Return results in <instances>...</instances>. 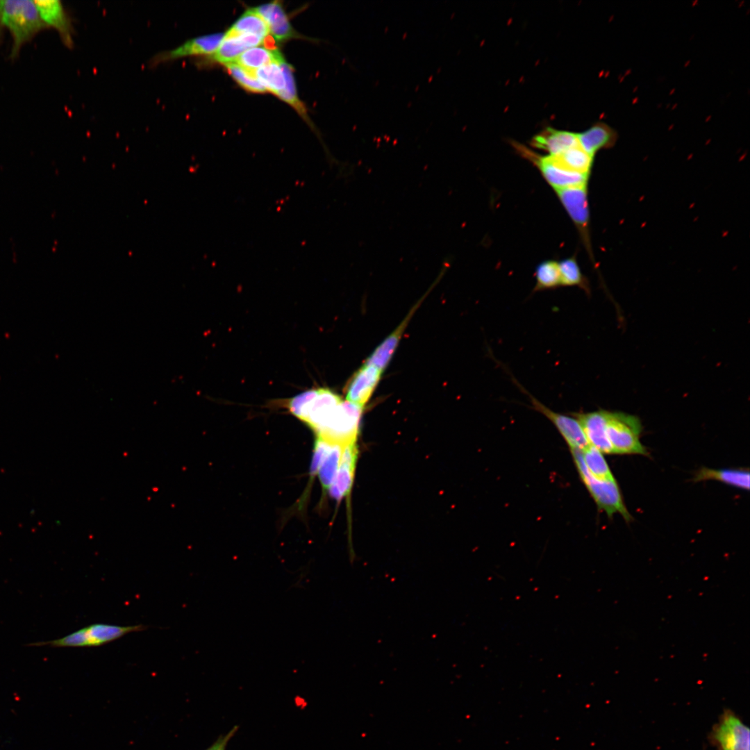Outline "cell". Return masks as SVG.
I'll return each mask as SVG.
<instances>
[{
    "label": "cell",
    "mask_w": 750,
    "mask_h": 750,
    "mask_svg": "<svg viewBox=\"0 0 750 750\" xmlns=\"http://www.w3.org/2000/svg\"><path fill=\"white\" fill-rule=\"evenodd\" d=\"M357 456L356 442L344 447L338 470L328 488L330 495L338 501L349 494L354 478Z\"/></svg>",
    "instance_id": "obj_17"
},
{
    "label": "cell",
    "mask_w": 750,
    "mask_h": 750,
    "mask_svg": "<svg viewBox=\"0 0 750 750\" xmlns=\"http://www.w3.org/2000/svg\"><path fill=\"white\" fill-rule=\"evenodd\" d=\"M224 35L215 33L190 39L169 51L158 55L155 62L173 60L192 56L212 54L219 47Z\"/></svg>",
    "instance_id": "obj_15"
},
{
    "label": "cell",
    "mask_w": 750,
    "mask_h": 750,
    "mask_svg": "<svg viewBox=\"0 0 750 750\" xmlns=\"http://www.w3.org/2000/svg\"><path fill=\"white\" fill-rule=\"evenodd\" d=\"M279 65L283 70L285 81V88L277 95L280 99L293 106L303 117L306 115V109L298 98L293 76V68L284 58Z\"/></svg>",
    "instance_id": "obj_29"
},
{
    "label": "cell",
    "mask_w": 750,
    "mask_h": 750,
    "mask_svg": "<svg viewBox=\"0 0 750 750\" xmlns=\"http://www.w3.org/2000/svg\"><path fill=\"white\" fill-rule=\"evenodd\" d=\"M531 144L546 151L549 156L559 154L579 144L577 133L547 127L531 139Z\"/></svg>",
    "instance_id": "obj_18"
},
{
    "label": "cell",
    "mask_w": 750,
    "mask_h": 750,
    "mask_svg": "<svg viewBox=\"0 0 750 750\" xmlns=\"http://www.w3.org/2000/svg\"><path fill=\"white\" fill-rule=\"evenodd\" d=\"M570 451L580 478L599 510L605 512L609 518L612 517L614 514L619 513L626 522L631 521L633 517L626 507L616 479L603 480L594 478L588 471L581 451Z\"/></svg>",
    "instance_id": "obj_3"
},
{
    "label": "cell",
    "mask_w": 750,
    "mask_h": 750,
    "mask_svg": "<svg viewBox=\"0 0 750 750\" xmlns=\"http://www.w3.org/2000/svg\"><path fill=\"white\" fill-rule=\"evenodd\" d=\"M437 282L438 281H436L432 285V287L429 288L427 292L428 294L430 290L435 286ZM426 295L427 294L426 293L425 295L422 297V299H421L417 303V304L415 305V306L408 312L407 316L399 324V325L390 335H388L383 340V342L379 344L378 346H377V347L367 358L365 363L372 365L379 369L382 372H384L385 369L388 367L389 362H390L399 344L401 336L404 331L406 330V328L408 324L410 319H411L416 309L418 308V306L420 305L421 302L423 301V299Z\"/></svg>",
    "instance_id": "obj_14"
},
{
    "label": "cell",
    "mask_w": 750,
    "mask_h": 750,
    "mask_svg": "<svg viewBox=\"0 0 750 750\" xmlns=\"http://www.w3.org/2000/svg\"><path fill=\"white\" fill-rule=\"evenodd\" d=\"M230 33H249L265 38L269 33L265 20L253 8L247 10L227 31Z\"/></svg>",
    "instance_id": "obj_24"
},
{
    "label": "cell",
    "mask_w": 750,
    "mask_h": 750,
    "mask_svg": "<svg viewBox=\"0 0 750 750\" xmlns=\"http://www.w3.org/2000/svg\"><path fill=\"white\" fill-rule=\"evenodd\" d=\"M262 38L253 34L226 32L219 47L210 55V58L224 65L234 62L247 49L262 44Z\"/></svg>",
    "instance_id": "obj_16"
},
{
    "label": "cell",
    "mask_w": 750,
    "mask_h": 750,
    "mask_svg": "<svg viewBox=\"0 0 750 750\" xmlns=\"http://www.w3.org/2000/svg\"><path fill=\"white\" fill-rule=\"evenodd\" d=\"M580 146L594 157L600 150L613 147L617 140L615 129L603 122H598L585 131L577 133Z\"/></svg>",
    "instance_id": "obj_19"
},
{
    "label": "cell",
    "mask_w": 750,
    "mask_h": 750,
    "mask_svg": "<svg viewBox=\"0 0 750 750\" xmlns=\"http://www.w3.org/2000/svg\"><path fill=\"white\" fill-rule=\"evenodd\" d=\"M512 379L515 384L528 397L533 408L545 416L555 426L566 442L569 450L583 451L590 446L583 428L576 417L554 412L531 395L513 376Z\"/></svg>",
    "instance_id": "obj_7"
},
{
    "label": "cell",
    "mask_w": 750,
    "mask_h": 750,
    "mask_svg": "<svg viewBox=\"0 0 750 750\" xmlns=\"http://www.w3.org/2000/svg\"><path fill=\"white\" fill-rule=\"evenodd\" d=\"M383 372L364 363L352 376L345 390V399L362 408L370 400Z\"/></svg>",
    "instance_id": "obj_11"
},
{
    "label": "cell",
    "mask_w": 750,
    "mask_h": 750,
    "mask_svg": "<svg viewBox=\"0 0 750 750\" xmlns=\"http://www.w3.org/2000/svg\"><path fill=\"white\" fill-rule=\"evenodd\" d=\"M538 167L547 182L555 190L588 185L589 175L570 172L552 162L548 156H540L520 146L518 149Z\"/></svg>",
    "instance_id": "obj_9"
},
{
    "label": "cell",
    "mask_w": 750,
    "mask_h": 750,
    "mask_svg": "<svg viewBox=\"0 0 750 750\" xmlns=\"http://www.w3.org/2000/svg\"><path fill=\"white\" fill-rule=\"evenodd\" d=\"M253 9L265 20L269 27V33L277 40L282 41L294 36V31L281 4L278 1L253 8Z\"/></svg>",
    "instance_id": "obj_20"
},
{
    "label": "cell",
    "mask_w": 750,
    "mask_h": 750,
    "mask_svg": "<svg viewBox=\"0 0 750 750\" xmlns=\"http://www.w3.org/2000/svg\"><path fill=\"white\" fill-rule=\"evenodd\" d=\"M362 410L361 407L343 399L317 436L343 447L356 442Z\"/></svg>",
    "instance_id": "obj_6"
},
{
    "label": "cell",
    "mask_w": 750,
    "mask_h": 750,
    "mask_svg": "<svg viewBox=\"0 0 750 750\" xmlns=\"http://www.w3.org/2000/svg\"><path fill=\"white\" fill-rule=\"evenodd\" d=\"M234 79L244 89L258 93L266 92L267 89L258 81L253 73H249L235 62L225 64Z\"/></svg>",
    "instance_id": "obj_31"
},
{
    "label": "cell",
    "mask_w": 750,
    "mask_h": 750,
    "mask_svg": "<svg viewBox=\"0 0 750 750\" xmlns=\"http://www.w3.org/2000/svg\"><path fill=\"white\" fill-rule=\"evenodd\" d=\"M706 480H716L741 489H749V472L744 469H714L703 467L696 473L694 481L698 482Z\"/></svg>",
    "instance_id": "obj_22"
},
{
    "label": "cell",
    "mask_w": 750,
    "mask_h": 750,
    "mask_svg": "<svg viewBox=\"0 0 750 750\" xmlns=\"http://www.w3.org/2000/svg\"><path fill=\"white\" fill-rule=\"evenodd\" d=\"M147 628L142 624L122 626L97 623L83 627L65 637L33 645L49 644L56 647H98L116 640L124 635Z\"/></svg>",
    "instance_id": "obj_5"
},
{
    "label": "cell",
    "mask_w": 750,
    "mask_h": 750,
    "mask_svg": "<svg viewBox=\"0 0 750 750\" xmlns=\"http://www.w3.org/2000/svg\"><path fill=\"white\" fill-rule=\"evenodd\" d=\"M279 62H273L254 71V75L258 81L267 90H269L276 95H278L285 87L284 74Z\"/></svg>",
    "instance_id": "obj_26"
},
{
    "label": "cell",
    "mask_w": 750,
    "mask_h": 750,
    "mask_svg": "<svg viewBox=\"0 0 750 750\" xmlns=\"http://www.w3.org/2000/svg\"><path fill=\"white\" fill-rule=\"evenodd\" d=\"M561 285L578 286L587 292L589 287L583 277L579 266L573 258H567L558 263Z\"/></svg>",
    "instance_id": "obj_30"
},
{
    "label": "cell",
    "mask_w": 750,
    "mask_h": 750,
    "mask_svg": "<svg viewBox=\"0 0 750 750\" xmlns=\"http://www.w3.org/2000/svg\"><path fill=\"white\" fill-rule=\"evenodd\" d=\"M606 411L600 409L590 412H571L570 415L578 420L590 445L603 453L614 454L606 435Z\"/></svg>",
    "instance_id": "obj_12"
},
{
    "label": "cell",
    "mask_w": 750,
    "mask_h": 750,
    "mask_svg": "<svg viewBox=\"0 0 750 750\" xmlns=\"http://www.w3.org/2000/svg\"><path fill=\"white\" fill-rule=\"evenodd\" d=\"M547 156L552 162L561 168L589 176L594 158L583 150L580 144L559 154Z\"/></svg>",
    "instance_id": "obj_21"
},
{
    "label": "cell",
    "mask_w": 750,
    "mask_h": 750,
    "mask_svg": "<svg viewBox=\"0 0 750 750\" xmlns=\"http://www.w3.org/2000/svg\"><path fill=\"white\" fill-rule=\"evenodd\" d=\"M0 26L7 28L12 37L11 58H16L24 44L47 28L32 0H0Z\"/></svg>",
    "instance_id": "obj_1"
},
{
    "label": "cell",
    "mask_w": 750,
    "mask_h": 750,
    "mask_svg": "<svg viewBox=\"0 0 750 750\" xmlns=\"http://www.w3.org/2000/svg\"><path fill=\"white\" fill-rule=\"evenodd\" d=\"M581 456L588 471L592 476L603 480L615 479L603 453L597 448L590 445L581 451Z\"/></svg>",
    "instance_id": "obj_25"
},
{
    "label": "cell",
    "mask_w": 750,
    "mask_h": 750,
    "mask_svg": "<svg viewBox=\"0 0 750 750\" xmlns=\"http://www.w3.org/2000/svg\"><path fill=\"white\" fill-rule=\"evenodd\" d=\"M606 435L614 454H648L640 440L642 426L635 415L606 411Z\"/></svg>",
    "instance_id": "obj_4"
},
{
    "label": "cell",
    "mask_w": 750,
    "mask_h": 750,
    "mask_svg": "<svg viewBox=\"0 0 750 750\" xmlns=\"http://www.w3.org/2000/svg\"><path fill=\"white\" fill-rule=\"evenodd\" d=\"M239 726H234L228 733L220 735L217 740L205 750H226L229 741L235 735Z\"/></svg>",
    "instance_id": "obj_33"
},
{
    "label": "cell",
    "mask_w": 750,
    "mask_h": 750,
    "mask_svg": "<svg viewBox=\"0 0 750 750\" xmlns=\"http://www.w3.org/2000/svg\"><path fill=\"white\" fill-rule=\"evenodd\" d=\"M283 59V57L278 49L256 47L246 50L234 62L251 72L273 62H279Z\"/></svg>",
    "instance_id": "obj_23"
},
{
    "label": "cell",
    "mask_w": 750,
    "mask_h": 750,
    "mask_svg": "<svg viewBox=\"0 0 750 750\" xmlns=\"http://www.w3.org/2000/svg\"><path fill=\"white\" fill-rule=\"evenodd\" d=\"M342 400L333 390L318 388L290 398L285 406L294 417L317 433Z\"/></svg>",
    "instance_id": "obj_2"
},
{
    "label": "cell",
    "mask_w": 750,
    "mask_h": 750,
    "mask_svg": "<svg viewBox=\"0 0 750 750\" xmlns=\"http://www.w3.org/2000/svg\"><path fill=\"white\" fill-rule=\"evenodd\" d=\"M344 447L333 444L331 451L318 471L319 478L324 490H328L338 470Z\"/></svg>",
    "instance_id": "obj_28"
},
{
    "label": "cell",
    "mask_w": 750,
    "mask_h": 750,
    "mask_svg": "<svg viewBox=\"0 0 750 750\" xmlns=\"http://www.w3.org/2000/svg\"><path fill=\"white\" fill-rule=\"evenodd\" d=\"M567 213L576 225L585 244L589 247V209L587 185L556 190Z\"/></svg>",
    "instance_id": "obj_10"
},
{
    "label": "cell",
    "mask_w": 750,
    "mask_h": 750,
    "mask_svg": "<svg viewBox=\"0 0 750 750\" xmlns=\"http://www.w3.org/2000/svg\"><path fill=\"white\" fill-rule=\"evenodd\" d=\"M749 728L733 711L726 710L710 733L718 750H749Z\"/></svg>",
    "instance_id": "obj_8"
},
{
    "label": "cell",
    "mask_w": 750,
    "mask_h": 750,
    "mask_svg": "<svg viewBox=\"0 0 750 750\" xmlns=\"http://www.w3.org/2000/svg\"><path fill=\"white\" fill-rule=\"evenodd\" d=\"M34 3L40 18L47 28H54L62 41L67 46L72 45V26L62 1L59 0H37Z\"/></svg>",
    "instance_id": "obj_13"
},
{
    "label": "cell",
    "mask_w": 750,
    "mask_h": 750,
    "mask_svg": "<svg viewBox=\"0 0 750 750\" xmlns=\"http://www.w3.org/2000/svg\"><path fill=\"white\" fill-rule=\"evenodd\" d=\"M333 445V444L326 439L317 436L310 465V474L312 476L318 472L322 462L331 451Z\"/></svg>",
    "instance_id": "obj_32"
},
{
    "label": "cell",
    "mask_w": 750,
    "mask_h": 750,
    "mask_svg": "<svg viewBox=\"0 0 750 750\" xmlns=\"http://www.w3.org/2000/svg\"><path fill=\"white\" fill-rule=\"evenodd\" d=\"M536 284L534 291L553 289L561 285L558 262L547 260L541 262L535 270Z\"/></svg>",
    "instance_id": "obj_27"
}]
</instances>
